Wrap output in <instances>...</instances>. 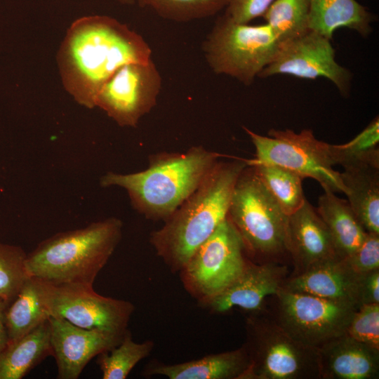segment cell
Masks as SVG:
<instances>
[{"label":"cell","instance_id":"cell-29","mask_svg":"<svg viewBox=\"0 0 379 379\" xmlns=\"http://www.w3.org/2000/svg\"><path fill=\"white\" fill-rule=\"evenodd\" d=\"M379 119L375 117L355 138L342 145H331L335 164L379 161Z\"/></svg>","mask_w":379,"mask_h":379},{"label":"cell","instance_id":"cell-20","mask_svg":"<svg viewBox=\"0 0 379 379\" xmlns=\"http://www.w3.org/2000/svg\"><path fill=\"white\" fill-rule=\"evenodd\" d=\"M347 201L367 232L379 234V161L343 166Z\"/></svg>","mask_w":379,"mask_h":379},{"label":"cell","instance_id":"cell-4","mask_svg":"<svg viewBox=\"0 0 379 379\" xmlns=\"http://www.w3.org/2000/svg\"><path fill=\"white\" fill-rule=\"evenodd\" d=\"M122 234L123 222L116 217L58 232L27 253V274L51 285L93 286Z\"/></svg>","mask_w":379,"mask_h":379},{"label":"cell","instance_id":"cell-30","mask_svg":"<svg viewBox=\"0 0 379 379\" xmlns=\"http://www.w3.org/2000/svg\"><path fill=\"white\" fill-rule=\"evenodd\" d=\"M26 258L21 246L0 242V298L8 305L29 277Z\"/></svg>","mask_w":379,"mask_h":379},{"label":"cell","instance_id":"cell-7","mask_svg":"<svg viewBox=\"0 0 379 379\" xmlns=\"http://www.w3.org/2000/svg\"><path fill=\"white\" fill-rule=\"evenodd\" d=\"M251 313L244 345L251 361L247 379L320 378L317 348L293 338L276 319Z\"/></svg>","mask_w":379,"mask_h":379},{"label":"cell","instance_id":"cell-14","mask_svg":"<svg viewBox=\"0 0 379 379\" xmlns=\"http://www.w3.org/2000/svg\"><path fill=\"white\" fill-rule=\"evenodd\" d=\"M49 324L51 356L58 379H77L93 358L118 345L128 331L86 329L55 317L49 318Z\"/></svg>","mask_w":379,"mask_h":379},{"label":"cell","instance_id":"cell-18","mask_svg":"<svg viewBox=\"0 0 379 379\" xmlns=\"http://www.w3.org/2000/svg\"><path fill=\"white\" fill-rule=\"evenodd\" d=\"M320 378L375 379L379 375V350L347 334L317 348Z\"/></svg>","mask_w":379,"mask_h":379},{"label":"cell","instance_id":"cell-33","mask_svg":"<svg viewBox=\"0 0 379 379\" xmlns=\"http://www.w3.org/2000/svg\"><path fill=\"white\" fill-rule=\"evenodd\" d=\"M275 0H227L225 13L239 23L262 17Z\"/></svg>","mask_w":379,"mask_h":379},{"label":"cell","instance_id":"cell-24","mask_svg":"<svg viewBox=\"0 0 379 379\" xmlns=\"http://www.w3.org/2000/svg\"><path fill=\"white\" fill-rule=\"evenodd\" d=\"M45 282L29 276L6 310L8 343L32 331L50 318L45 299Z\"/></svg>","mask_w":379,"mask_h":379},{"label":"cell","instance_id":"cell-22","mask_svg":"<svg viewBox=\"0 0 379 379\" xmlns=\"http://www.w3.org/2000/svg\"><path fill=\"white\" fill-rule=\"evenodd\" d=\"M324 191L316 209L332 237L338 255L345 258L357 249L367 232L347 200L337 197L328 189L324 188Z\"/></svg>","mask_w":379,"mask_h":379},{"label":"cell","instance_id":"cell-9","mask_svg":"<svg viewBox=\"0 0 379 379\" xmlns=\"http://www.w3.org/2000/svg\"><path fill=\"white\" fill-rule=\"evenodd\" d=\"M243 240L228 217L194 252L178 272L185 290L199 305L228 288L248 260Z\"/></svg>","mask_w":379,"mask_h":379},{"label":"cell","instance_id":"cell-27","mask_svg":"<svg viewBox=\"0 0 379 379\" xmlns=\"http://www.w3.org/2000/svg\"><path fill=\"white\" fill-rule=\"evenodd\" d=\"M310 0H275L262 15L281 43L308 30Z\"/></svg>","mask_w":379,"mask_h":379},{"label":"cell","instance_id":"cell-35","mask_svg":"<svg viewBox=\"0 0 379 379\" xmlns=\"http://www.w3.org/2000/svg\"><path fill=\"white\" fill-rule=\"evenodd\" d=\"M8 305V303L0 298V351L8 344V334L6 325V310Z\"/></svg>","mask_w":379,"mask_h":379},{"label":"cell","instance_id":"cell-36","mask_svg":"<svg viewBox=\"0 0 379 379\" xmlns=\"http://www.w3.org/2000/svg\"><path fill=\"white\" fill-rule=\"evenodd\" d=\"M121 4H133L135 3V0H116Z\"/></svg>","mask_w":379,"mask_h":379},{"label":"cell","instance_id":"cell-2","mask_svg":"<svg viewBox=\"0 0 379 379\" xmlns=\"http://www.w3.org/2000/svg\"><path fill=\"white\" fill-rule=\"evenodd\" d=\"M247 165L241 158L220 159L162 227L151 233L150 244L171 272H179L227 218L234 186Z\"/></svg>","mask_w":379,"mask_h":379},{"label":"cell","instance_id":"cell-26","mask_svg":"<svg viewBox=\"0 0 379 379\" xmlns=\"http://www.w3.org/2000/svg\"><path fill=\"white\" fill-rule=\"evenodd\" d=\"M252 165L256 173L284 212L289 215L300 208L305 201L302 178L279 166L258 164Z\"/></svg>","mask_w":379,"mask_h":379},{"label":"cell","instance_id":"cell-17","mask_svg":"<svg viewBox=\"0 0 379 379\" xmlns=\"http://www.w3.org/2000/svg\"><path fill=\"white\" fill-rule=\"evenodd\" d=\"M363 276L353 272L343 258H337L314 265L286 279L282 288L359 307Z\"/></svg>","mask_w":379,"mask_h":379},{"label":"cell","instance_id":"cell-34","mask_svg":"<svg viewBox=\"0 0 379 379\" xmlns=\"http://www.w3.org/2000/svg\"><path fill=\"white\" fill-rule=\"evenodd\" d=\"M379 303V270L363 276L361 305Z\"/></svg>","mask_w":379,"mask_h":379},{"label":"cell","instance_id":"cell-11","mask_svg":"<svg viewBox=\"0 0 379 379\" xmlns=\"http://www.w3.org/2000/svg\"><path fill=\"white\" fill-rule=\"evenodd\" d=\"M44 299L50 317L63 319L86 329L125 333L134 305L103 296L93 286L51 285L45 282Z\"/></svg>","mask_w":379,"mask_h":379},{"label":"cell","instance_id":"cell-6","mask_svg":"<svg viewBox=\"0 0 379 379\" xmlns=\"http://www.w3.org/2000/svg\"><path fill=\"white\" fill-rule=\"evenodd\" d=\"M288 216L269 192L252 165L239 175L227 217L251 256L274 257L286 251Z\"/></svg>","mask_w":379,"mask_h":379},{"label":"cell","instance_id":"cell-1","mask_svg":"<svg viewBox=\"0 0 379 379\" xmlns=\"http://www.w3.org/2000/svg\"><path fill=\"white\" fill-rule=\"evenodd\" d=\"M152 49L126 25L107 15H89L74 21L57 54L65 91L80 105L95 107L107 81L126 64L147 62Z\"/></svg>","mask_w":379,"mask_h":379},{"label":"cell","instance_id":"cell-23","mask_svg":"<svg viewBox=\"0 0 379 379\" xmlns=\"http://www.w3.org/2000/svg\"><path fill=\"white\" fill-rule=\"evenodd\" d=\"M51 356L49 319L0 351V379H21Z\"/></svg>","mask_w":379,"mask_h":379},{"label":"cell","instance_id":"cell-5","mask_svg":"<svg viewBox=\"0 0 379 379\" xmlns=\"http://www.w3.org/2000/svg\"><path fill=\"white\" fill-rule=\"evenodd\" d=\"M281 45L267 24L239 23L225 13L215 21L202 50L214 73L250 86L275 59Z\"/></svg>","mask_w":379,"mask_h":379},{"label":"cell","instance_id":"cell-28","mask_svg":"<svg viewBox=\"0 0 379 379\" xmlns=\"http://www.w3.org/2000/svg\"><path fill=\"white\" fill-rule=\"evenodd\" d=\"M135 2L164 19L180 22L213 16L227 4V0H135Z\"/></svg>","mask_w":379,"mask_h":379},{"label":"cell","instance_id":"cell-12","mask_svg":"<svg viewBox=\"0 0 379 379\" xmlns=\"http://www.w3.org/2000/svg\"><path fill=\"white\" fill-rule=\"evenodd\" d=\"M161 86V76L152 60L126 64L100 90L95 107L121 127H135L156 106Z\"/></svg>","mask_w":379,"mask_h":379},{"label":"cell","instance_id":"cell-16","mask_svg":"<svg viewBox=\"0 0 379 379\" xmlns=\"http://www.w3.org/2000/svg\"><path fill=\"white\" fill-rule=\"evenodd\" d=\"M286 250L300 269L299 272L318 263L341 258L326 225L307 199L288 216Z\"/></svg>","mask_w":379,"mask_h":379},{"label":"cell","instance_id":"cell-3","mask_svg":"<svg viewBox=\"0 0 379 379\" xmlns=\"http://www.w3.org/2000/svg\"><path fill=\"white\" fill-rule=\"evenodd\" d=\"M224 156L193 146L183 152L151 155L146 169L131 173L107 172L102 187L124 190L134 210L145 218L165 221L199 187Z\"/></svg>","mask_w":379,"mask_h":379},{"label":"cell","instance_id":"cell-25","mask_svg":"<svg viewBox=\"0 0 379 379\" xmlns=\"http://www.w3.org/2000/svg\"><path fill=\"white\" fill-rule=\"evenodd\" d=\"M154 345L152 340L134 341L128 330L118 345L97 356L102 379L126 378L133 368L151 354Z\"/></svg>","mask_w":379,"mask_h":379},{"label":"cell","instance_id":"cell-21","mask_svg":"<svg viewBox=\"0 0 379 379\" xmlns=\"http://www.w3.org/2000/svg\"><path fill=\"white\" fill-rule=\"evenodd\" d=\"M373 20L372 14L356 0H310L309 29L331 40L340 27L366 37L372 32Z\"/></svg>","mask_w":379,"mask_h":379},{"label":"cell","instance_id":"cell-19","mask_svg":"<svg viewBox=\"0 0 379 379\" xmlns=\"http://www.w3.org/2000/svg\"><path fill=\"white\" fill-rule=\"evenodd\" d=\"M251 361L245 347L177 364L153 361L142 370L144 377L169 379H247Z\"/></svg>","mask_w":379,"mask_h":379},{"label":"cell","instance_id":"cell-13","mask_svg":"<svg viewBox=\"0 0 379 379\" xmlns=\"http://www.w3.org/2000/svg\"><path fill=\"white\" fill-rule=\"evenodd\" d=\"M335 55L331 39L309 29L303 35L282 43L275 59L258 77L267 78L278 74L306 79L324 77L345 95L350 91L352 74L336 62Z\"/></svg>","mask_w":379,"mask_h":379},{"label":"cell","instance_id":"cell-32","mask_svg":"<svg viewBox=\"0 0 379 379\" xmlns=\"http://www.w3.org/2000/svg\"><path fill=\"white\" fill-rule=\"evenodd\" d=\"M343 259L353 272L361 276L379 270V234L367 232L357 249Z\"/></svg>","mask_w":379,"mask_h":379},{"label":"cell","instance_id":"cell-10","mask_svg":"<svg viewBox=\"0 0 379 379\" xmlns=\"http://www.w3.org/2000/svg\"><path fill=\"white\" fill-rule=\"evenodd\" d=\"M275 296L278 303L276 321L293 338L315 348L345 334L353 314L359 308L283 288Z\"/></svg>","mask_w":379,"mask_h":379},{"label":"cell","instance_id":"cell-8","mask_svg":"<svg viewBox=\"0 0 379 379\" xmlns=\"http://www.w3.org/2000/svg\"><path fill=\"white\" fill-rule=\"evenodd\" d=\"M255 149L248 164H265L287 169L302 179L310 178L333 192H345L340 173L333 169L331 145L316 138L310 129H271L262 135L244 127Z\"/></svg>","mask_w":379,"mask_h":379},{"label":"cell","instance_id":"cell-31","mask_svg":"<svg viewBox=\"0 0 379 379\" xmlns=\"http://www.w3.org/2000/svg\"><path fill=\"white\" fill-rule=\"evenodd\" d=\"M345 334L379 350V303L361 305L353 314Z\"/></svg>","mask_w":379,"mask_h":379},{"label":"cell","instance_id":"cell-15","mask_svg":"<svg viewBox=\"0 0 379 379\" xmlns=\"http://www.w3.org/2000/svg\"><path fill=\"white\" fill-rule=\"evenodd\" d=\"M287 267L275 262L255 264L248 260L241 274L228 288L200 304L211 313L222 314L234 307L252 312L260 309L265 298L282 288Z\"/></svg>","mask_w":379,"mask_h":379}]
</instances>
